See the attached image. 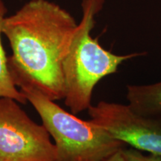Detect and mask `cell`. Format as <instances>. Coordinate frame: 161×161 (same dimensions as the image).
I'll return each mask as SVG.
<instances>
[{
  "label": "cell",
  "instance_id": "cell-5",
  "mask_svg": "<svg viewBox=\"0 0 161 161\" xmlns=\"http://www.w3.org/2000/svg\"><path fill=\"white\" fill-rule=\"evenodd\" d=\"M88 114L94 123L125 145L161 156V116H145L129 104L104 101L90 106Z\"/></svg>",
  "mask_w": 161,
  "mask_h": 161
},
{
  "label": "cell",
  "instance_id": "cell-3",
  "mask_svg": "<svg viewBox=\"0 0 161 161\" xmlns=\"http://www.w3.org/2000/svg\"><path fill=\"white\" fill-rule=\"evenodd\" d=\"M18 86L55 141V161H103L124 148L123 142L110 136L91 119H80L66 111L55 101L29 84Z\"/></svg>",
  "mask_w": 161,
  "mask_h": 161
},
{
  "label": "cell",
  "instance_id": "cell-4",
  "mask_svg": "<svg viewBox=\"0 0 161 161\" xmlns=\"http://www.w3.org/2000/svg\"><path fill=\"white\" fill-rule=\"evenodd\" d=\"M18 103L0 97V161H55L56 147L49 132Z\"/></svg>",
  "mask_w": 161,
  "mask_h": 161
},
{
  "label": "cell",
  "instance_id": "cell-9",
  "mask_svg": "<svg viewBox=\"0 0 161 161\" xmlns=\"http://www.w3.org/2000/svg\"><path fill=\"white\" fill-rule=\"evenodd\" d=\"M123 148L116 151L108 158L104 159L103 161H126L123 154Z\"/></svg>",
  "mask_w": 161,
  "mask_h": 161
},
{
  "label": "cell",
  "instance_id": "cell-1",
  "mask_svg": "<svg viewBox=\"0 0 161 161\" xmlns=\"http://www.w3.org/2000/svg\"><path fill=\"white\" fill-rule=\"evenodd\" d=\"M77 25L49 0H30L4 18L2 33L12 49L8 65L15 86L29 84L50 99H63L62 64Z\"/></svg>",
  "mask_w": 161,
  "mask_h": 161
},
{
  "label": "cell",
  "instance_id": "cell-6",
  "mask_svg": "<svg viewBox=\"0 0 161 161\" xmlns=\"http://www.w3.org/2000/svg\"><path fill=\"white\" fill-rule=\"evenodd\" d=\"M127 99L133 110L148 116H161V81L148 85H128Z\"/></svg>",
  "mask_w": 161,
  "mask_h": 161
},
{
  "label": "cell",
  "instance_id": "cell-2",
  "mask_svg": "<svg viewBox=\"0 0 161 161\" xmlns=\"http://www.w3.org/2000/svg\"><path fill=\"white\" fill-rule=\"evenodd\" d=\"M104 3V0H82L83 15L62 64L64 99L73 114L91 106L92 91L100 80L116 72L124 61L139 55H116L104 49L91 36L95 17Z\"/></svg>",
  "mask_w": 161,
  "mask_h": 161
},
{
  "label": "cell",
  "instance_id": "cell-8",
  "mask_svg": "<svg viewBox=\"0 0 161 161\" xmlns=\"http://www.w3.org/2000/svg\"><path fill=\"white\" fill-rule=\"evenodd\" d=\"M123 154L126 161H161V156L158 155H145L140 151L135 148H123Z\"/></svg>",
  "mask_w": 161,
  "mask_h": 161
},
{
  "label": "cell",
  "instance_id": "cell-7",
  "mask_svg": "<svg viewBox=\"0 0 161 161\" xmlns=\"http://www.w3.org/2000/svg\"><path fill=\"white\" fill-rule=\"evenodd\" d=\"M6 9L3 0H0V97H8L17 101L19 103L26 104L25 96L14 84L8 65V57L2 44V23L5 17Z\"/></svg>",
  "mask_w": 161,
  "mask_h": 161
}]
</instances>
